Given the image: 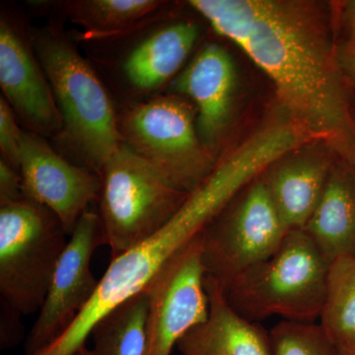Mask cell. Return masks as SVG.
<instances>
[{"label":"cell","mask_w":355,"mask_h":355,"mask_svg":"<svg viewBox=\"0 0 355 355\" xmlns=\"http://www.w3.org/2000/svg\"><path fill=\"white\" fill-rule=\"evenodd\" d=\"M189 6L270 77L287 118L355 173V111L330 21L299 0H191Z\"/></svg>","instance_id":"obj_1"},{"label":"cell","mask_w":355,"mask_h":355,"mask_svg":"<svg viewBox=\"0 0 355 355\" xmlns=\"http://www.w3.org/2000/svg\"><path fill=\"white\" fill-rule=\"evenodd\" d=\"M235 195V187L212 174L190 193L171 220L137 246L112 259L90 302L53 345L35 355H77L93 328L116 307L146 291L166 263L197 239L207 224Z\"/></svg>","instance_id":"obj_2"},{"label":"cell","mask_w":355,"mask_h":355,"mask_svg":"<svg viewBox=\"0 0 355 355\" xmlns=\"http://www.w3.org/2000/svg\"><path fill=\"white\" fill-rule=\"evenodd\" d=\"M32 36L62 119L58 139L77 164L99 175L123 144L109 91L60 20L32 29Z\"/></svg>","instance_id":"obj_3"},{"label":"cell","mask_w":355,"mask_h":355,"mask_svg":"<svg viewBox=\"0 0 355 355\" xmlns=\"http://www.w3.org/2000/svg\"><path fill=\"white\" fill-rule=\"evenodd\" d=\"M329 266L304 229H292L272 256L240 273L224 293L254 323L270 317L316 323L324 307Z\"/></svg>","instance_id":"obj_4"},{"label":"cell","mask_w":355,"mask_h":355,"mask_svg":"<svg viewBox=\"0 0 355 355\" xmlns=\"http://www.w3.org/2000/svg\"><path fill=\"white\" fill-rule=\"evenodd\" d=\"M99 176L97 214L112 259L156 234L190 196L125 144Z\"/></svg>","instance_id":"obj_5"},{"label":"cell","mask_w":355,"mask_h":355,"mask_svg":"<svg viewBox=\"0 0 355 355\" xmlns=\"http://www.w3.org/2000/svg\"><path fill=\"white\" fill-rule=\"evenodd\" d=\"M69 235L50 209L30 200L0 207V294L17 316L41 309Z\"/></svg>","instance_id":"obj_6"},{"label":"cell","mask_w":355,"mask_h":355,"mask_svg":"<svg viewBox=\"0 0 355 355\" xmlns=\"http://www.w3.org/2000/svg\"><path fill=\"white\" fill-rule=\"evenodd\" d=\"M123 144L191 193L216 169L217 160L200 139L197 114L182 96L159 94L119 112Z\"/></svg>","instance_id":"obj_7"},{"label":"cell","mask_w":355,"mask_h":355,"mask_svg":"<svg viewBox=\"0 0 355 355\" xmlns=\"http://www.w3.org/2000/svg\"><path fill=\"white\" fill-rule=\"evenodd\" d=\"M288 231L261 175L237 193L200 234L207 277L225 288L240 273L272 256Z\"/></svg>","instance_id":"obj_8"},{"label":"cell","mask_w":355,"mask_h":355,"mask_svg":"<svg viewBox=\"0 0 355 355\" xmlns=\"http://www.w3.org/2000/svg\"><path fill=\"white\" fill-rule=\"evenodd\" d=\"M0 86L24 130L44 139L60 137L62 116L35 51L32 29L7 4L0 12Z\"/></svg>","instance_id":"obj_9"},{"label":"cell","mask_w":355,"mask_h":355,"mask_svg":"<svg viewBox=\"0 0 355 355\" xmlns=\"http://www.w3.org/2000/svg\"><path fill=\"white\" fill-rule=\"evenodd\" d=\"M106 245L97 212L79 219L58 261L39 316L25 343L26 355H35L58 340L94 296L99 280L90 263L98 247Z\"/></svg>","instance_id":"obj_10"},{"label":"cell","mask_w":355,"mask_h":355,"mask_svg":"<svg viewBox=\"0 0 355 355\" xmlns=\"http://www.w3.org/2000/svg\"><path fill=\"white\" fill-rule=\"evenodd\" d=\"M205 277L200 235L168 261L146 289V355H171L179 340L207 319Z\"/></svg>","instance_id":"obj_11"},{"label":"cell","mask_w":355,"mask_h":355,"mask_svg":"<svg viewBox=\"0 0 355 355\" xmlns=\"http://www.w3.org/2000/svg\"><path fill=\"white\" fill-rule=\"evenodd\" d=\"M19 170L27 200L50 209L71 236L89 205L97 202L101 178L57 153L44 137L24 130Z\"/></svg>","instance_id":"obj_12"},{"label":"cell","mask_w":355,"mask_h":355,"mask_svg":"<svg viewBox=\"0 0 355 355\" xmlns=\"http://www.w3.org/2000/svg\"><path fill=\"white\" fill-rule=\"evenodd\" d=\"M163 17L132 35L135 44L121 55L123 81L140 101L161 94L174 81L200 38V27L193 21L164 22Z\"/></svg>","instance_id":"obj_13"},{"label":"cell","mask_w":355,"mask_h":355,"mask_svg":"<svg viewBox=\"0 0 355 355\" xmlns=\"http://www.w3.org/2000/svg\"><path fill=\"white\" fill-rule=\"evenodd\" d=\"M235 84L232 58L216 43L203 44L173 81V93L195 105L198 135L214 155L228 128Z\"/></svg>","instance_id":"obj_14"},{"label":"cell","mask_w":355,"mask_h":355,"mask_svg":"<svg viewBox=\"0 0 355 355\" xmlns=\"http://www.w3.org/2000/svg\"><path fill=\"white\" fill-rule=\"evenodd\" d=\"M205 291L209 316L179 340L180 355H273L270 331L240 315L207 275Z\"/></svg>","instance_id":"obj_15"},{"label":"cell","mask_w":355,"mask_h":355,"mask_svg":"<svg viewBox=\"0 0 355 355\" xmlns=\"http://www.w3.org/2000/svg\"><path fill=\"white\" fill-rule=\"evenodd\" d=\"M331 157L313 154L286 156L261 175L288 230L304 228L316 209L336 162Z\"/></svg>","instance_id":"obj_16"},{"label":"cell","mask_w":355,"mask_h":355,"mask_svg":"<svg viewBox=\"0 0 355 355\" xmlns=\"http://www.w3.org/2000/svg\"><path fill=\"white\" fill-rule=\"evenodd\" d=\"M306 231L331 263L355 257V173L336 161Z\"/></svg>","instance_id":"obj_17"},{"label":"cell","mask_w":355,"mask_h":355,"mask_svg":"<svg viewBox=\"0 0 355 355\" xmlns=\"http://www.w3.org/2000/svg\"><path fill=\"white\" fill-rule=\"evenodd\" d=\"M58 4L64 16L83 28L73 35L78 43L128 38L163 17L167 6L159 0H67Z\"/></svg>","instance_id":"obj_18"},{"label":"cell","mask_w":355,"mask_h":355,"mask_svg":"<svg viewBox=\"0 0 355 355\" xmlns=\"http://www.w3.org/2000/svg\"><path fill=\"white\" fill-rule=\"evenodd\" d=\"M149 299L146 292L123 303L95 324L93 345L79 355H146Z\"/></svg>","instance_id":"obj_19"},{"label":"cell","mask_w":355,"mask_h":355,"mask_svg":"<svg viewBox=\"0 0 355 355\" xmlns=\"http://www.w3.org/2000/svg\"><path fill=\"white\" fill-rule=\"evenodd\" d=\"M319 324L338 349L355 340V257L331 261Z\"/></svg>","instance_id":"obj_20"},{"label":"cell","mask_w":355,"mask_h":355,"mask_svg":"<svg viewBox=\"0 0 355 355\" xmlns=\"http://www.w3.org/2000/svg\"><path fill=\"white\" fill-rule=\"evenodd\" d=\"M270 333L273 355H340L319 323L280 321Z\"/></svg>","instance_id":"obj_21"},{"label":"cell","mask_w":355,"mask_h":355,"mask_svg":"<svg viewBox=\"0 0 355 355\" xmlns=\"http://www.w3.org/2000/svg\"><path fill=\"white\" fill-rule=\"evenodd\" d=\"M24 128H21L19 121L8 102L4 97L0 98V149L1 159L6 161L16 170L19 168L21 144ZM19 171V170H18Z\"/></svg>","instance_id":"obj_22"},{"label":"cell","mask_w":355,"mask_h":355,"mask_svg":"<svg viewBox=\"0 0 355 355\" xmlns=\"http://www.w3.org/2000/svg\"><path fill=\"white\" fill-rule=\"evenodd\" d=\"M27 200L20 172L0 159V207Z\"/></svg>","instance_id":"obj_23"},{"label":"cell","mask_w":355,"mask_h":355,"mask_svg":"<svg viewBox=\"0 0 355 355\" xmlns=\"http://www.w3.org/2000/svg\"><path fill=\"white\" fill-rule=\"evenodd\" d=\"M336 60L345 81L355 87V46L343 43L336 46Z\"/></svg>","instance_id":"obj_24"},{"label":"cell","mask_w":355,"mask_h":355,"mask_svg":"<svg viewBox=\"0 0 355 355\" xmlns=\"http://www.w3.org/2000/svg\"><path fill=\"white\" fill-rule=\"evenodd\" d=\"M340 25L345 33V43L355 46V0L343 4L340 11Z\"/></svg>","instance_id":"obj_25"},{"label":"cell","mask_w":355,"mask_h":355,"mask_svg":"<svg viewBox=\"0 0 355 355\" xmlns=\"http://www.w3.org/2000/svg\"><path fill=\"white\" fill-rule=\"evenodd\" d=\"M340 355H355V340L345 349H340Z\"/></svg>","instance_id":"obj_26"},{"label":"cell","mask_w":355,"mask_h":355,"mask_svg":"<svg viewBox=\"0 0 355 355\" xmlns=\"http://www.w3.org/2000/svg\"><path fill=\"white\" fill-rule=\"evenodd\" d=\"M352 104H354V111H355V96L354 97V100H352Z\"/></svg>","instance_id":"obj_27"},{"label":"cell","mask_w":355,"mask_h":355,"mask_svg":"<svg viewBox=\"0 0 355 355\" xmlns=\"http://www.w3.org/2000/svg\"><path fill=\"white\" fill-rule=\"evenodd\" d=\"M77 355H79V354H77Z\"/></svg>","instance_id":"obj_28"}]
</instances>
